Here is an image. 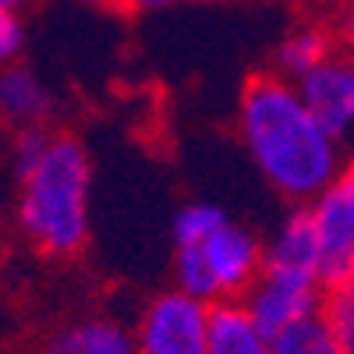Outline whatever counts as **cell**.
Returning a JSON list of instances; mask_svg holds the SVG:
<instances>
[{"label":"cell","mask_w":354,"mask_h":354,"mask_svg":"<svg viewBox=\"0 0 354 354\" xmlns=\"http://www.w3.org/2000/svg\"><path fill=\"white\" fill-rule=\"evenodd\" d=\"M39 354H138L135 351V330L124 326L113 315H82L75 322H64L53 330Z\"/></svg>","instance_id":"8"},{"label":"cell","mask_w":354,"mask_h":354,"mask_svg":"<svg viewBox=\"0 0 354 354\" xmlns=\"http://www.w3.org/2000/svg\"><path fill=\"white\" fill-rule=\"evenodd\" d=\"M273 347H277V354H344L333 326L322 312L305 315L294 326L273 333Z\"/></svg>","instance_id":"13"},{"label":"cell","mask_w":354,"mask_h":354,"mask_svg":"<svg viewBox=\"0 0 354 354\" xmlns=\"http://www.w3.org/2000/svg\"><path fill=\"white\" fill-rule=\"evenodd\" d=\"M53 113V93L43 85L36 71L21 64L0 68V117L11 128H36L46 124Z\"/></svg>","instance_id":"9"},{"label":"cell","mask_w":354,"mask_h":354,"mask_svg":"<svg viewBox=\"0 0 354 354\" xmlns=\"http://www.w3.org/2000/svg\"><path fill=\"white\" fill-rule=\"evenodd\" d=\"M138 354H209V301L185 290H163L135 322Z\"/></svg>","instance_id":"4"},{"label":"cell","mask_w":354,"mask_h":354,"mask_svg":"<svg viewBox=\"0 0 354 354\" xmlns=\"http://www.w3.org/2000/svg\"><path fill=\"white\" fill-rule=\"evenodd\" d=\"M294 85L308 110L340 142L354 135V50H333L319 68L301 75Z\"/></svg>","instance_id":"7"},{"label":"cell","mask_w":354,"mask_h":354,"mask_svg":"<svg viewBox=\"0 0 354 354\" xmlns=\"http://www.w3.org/2000/svg\"><path fill=\"white\" fill-rule=\"evenodd\" d=\"M238 135L277 195L312 202L344 167L340 138L301 100L283 75H252L238 103Z\"/></svg>","instance_id":"1"},{"label":"cell","mask_w":354,"mask_h":354,"mask_svg":"<svg viewBox=\"0 0 354 354\" xmlns=\"http://www.w3.org/2000/svg\"><path fill=\"white\" fill-rule=\"evenodd\" d=\"M170 0H128V11H135V15H149V11H160V8H167Z\"/></svg>","instance_id":"18"},{"label":"cell","mask_w":354,"mask_h":354,"mask_svg":"<svg viewBox=\"0 0 354 354\" xmlns=\"http://www.w3.org/2000/svg\"><path fill=\"white\" fill-rule=\"evenodd\" d=\"M28 4H32V0H0V11H21Z\"/></svg>","instance_id":"20"},{"label":"cell","mask_w":354,"mask_h":354,"mask_svg":"<svg viewBox=\"0 0 354 354\" xmlns=\"http://www.w3.org/2000/svg\"><path fill=\"white\" fill-rule=\"evenodd\" d=\"M333 32H337V39H340L347 50H354V0H340V4H337Z\"/></svg>","instance_id":"17"},{"label":"cell","mask_w":354,"mask_h":354,"mask_svg":"<svg viewBox=\"0 0 354 354\" xmlns=\"http://www.w3.org/2000/svg\"><path fill=\"white\" fill-rule=\"evenodd\" d=\"M205 273L213 283V301H238L248 294V287L259 280L262 262H266V245L241 223H220L209 238L195 245Z\"/></svg>","instance_id":"6"},{"label":"cell","mask_w":354,"mask_h":354,"mask_svg":"<svg viewBox=\"0 0 354 354\" xmlns=\"http://www.w3.org/2000/svg\"><path fill=\"white\" fill-rule=\"evenodd\" d=\"M93 8H103V11H128V0H85Z\"/></svg>","instance_id":"19"},{"label":"cell","mask_w":354,"mask_h":354,"mask_svg":"<svg viewBox=\"0 0 354 354\" xmlns=\"http://www.w3.org/2000/svg\"><path fill=\"white\" fill-rule=\"evenodd\" d=\"M322 315H326V322L333 326L340 351L354 354V283L330 287L326 298H322Z\"/></svg>","instance_id":"15"},{"label":"cell","mask_w":354,"mask_h":354,"mask_svg":"<svg viewBox=\"0 0 354 354\" xmlns=\"http://www.w3.org/2000/svg\"><path fill=\"white\" fill-rule=\"evenodd\" d=\"M337 50V32L333 25H322V21H301L294 25L290 32L277 43L273 53V71L298 82L301 75H308L312 68H319L326 57Z\"/></svg>","instance_id":"11"},{"label":"cell","mask_w":354,"mask_h":354,"mask_svg":"<svg viewBox=\"0 0 354 354\" xmlns=\"http://www.w3.org/2000/svg\"><path fill=\"white\" fill-rule=\"evenodd\" d=\"M326 298V283L312 270H287V266H266L259 280L245 294V308L266 333H280L294 326L298 319L322 312Z\"/></svg>","instance_id":"5"},{"label":"cell","mask_w":354,"mask_h":354,"mask_svg":"<svg viewBox=\"0 0 354 354\" xmlns=\"http://www.w3.org/2000/svg\"><path fill=\"white\" fill-rule=\"evenodd\" d=\"M319 248V277L330 287L354 283V160L312 202H305Z\"/></svg>","instance_id":"3"},{"label":"cell","mask_w":354,"mask_h":354,"mask_svg":"<svg viewBox=\"0 0 354 354\" xmlns=\"http://www.w3.org/2000/svg\"><path fill=\"white\" fill-rule=\"evenodd\" d=\"M25 46V25L18 11H0V68H8L18 61V53Z\"/></svg>","instance_id":"16"},{"label":"cell","mask_w":354,"mask_h":354,"mask_svg":"<svg viewBox=\"0 0 354 354\" xmlns=\"http://www.w3.org/2000/svg\"><path fill=\"white\" fill-rule=\"evenodd\" d=\"M209 354H277V347L273 337L252 319L245 301H213Z\"/></svg>","instance_id":"10"},{"label":"cell","mask_w":354,"mask_h":354,"mask_svg":"<svg viewBox=\"0 0 354 354\" xmlns=\"http://www.w3.org/2000/svg\"><path fill=\"white\" fill-rule=\"evenodd\" d=\"M220 223H227V213L220 209V205L192 202L174 220V245H198V241L209 238Z\"/></svg>","instance_id":"14"},{"label":"cell","mask_w":354,"mask_h":354,"mask_svg":"<svg viewBox=\"0 0 354 354\" xmlns=\"http://www.w3.org/2000/svg\"><path fill=\"white\" fill-rule=\"evenodd\" d=\"M195 4H223V0H195Z\"/></svg>","instance_id":"21"},{"label":"cell","mask_w":354,"mask_h":354,"mask_svg":"<svg viewBox=\"0 0 354 354\" xmlns=\"http://www.w3.org/2000/svg\"><path fill=\"white\" fill-rule=\"evenodd\" d=\"M18 230L46 259H75L93 238V163L75 135L57 131L18 177Z\"/></svg>","instance_id":"2"},{"label":"cell","mask_w":354,"mask_h":354,"mask_svg":"<svg viewBox=\"0 0 354 354\" xmlns=\"http://www.w3.org/2000/svg\"><path fill=\"white\" fill-rule=\"evenodd\" d=\"M266 266H287V270H312L319 273V248H315V230L308 209H294L280 230L273 234V241L266 245Z\"/></svg>","instance_id":"12"}]
</instances>
